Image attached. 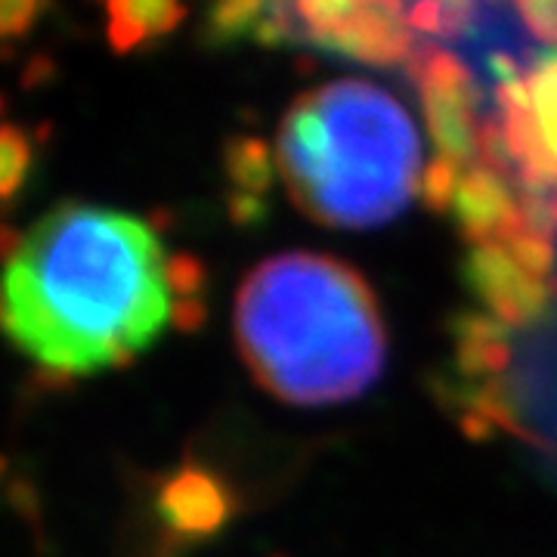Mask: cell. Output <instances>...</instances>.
<instances>
[{
	"label": "cell",
	"instance_id": "obj_1",
	"mask_svg": "<svg viewBox=\"0 0 557 557\" xmlns=\"http://www.w3.org/2000/svg\"><path fill=\"white\" fill-rule=\"evenodd\" d=\"M180 263L134 214L65 201L7 251V335L57 375L124 366L196 304L199 273Z\"/></svg>",
	"mask_w": 557,
	"mask_h": 557
},
{
	"label": "cell",
	"instance_id": "obj_2",
	"mask_svg": "<svg viewBox=\"0 0 557 557\" xmlns=\"http://www.w3.org/2000/svg\"><path fill=\"white\" fill-rule=\"evenodd\" d=\"M251 379L292 406H335L384 372L387 332L369 282L317 251H282L245 276L233 313Z\"/></svg>",
	"mask_w": 557,
	"mask_h": 557
},
{
	"label": "cell",
	"instance_id": "obj_3",
	"mask_svg": "<svg viewBox=\"0 0 557 557\" xmlns=\"http://www.w3.org/2000/svg\"><path fill=\"white\" fill-rule=\"evenodd\" d=\"M273 168L307 218L372 230L424 189V152L409 112L384 87L341 78L304 94L282 115Z\"/></svg>",
	"mask_w": 557,
	"mask_h": 557
},
{
	"label": "cell",
	"instance_id": "obj_4",
	"mask_svg": "<svg viewBox=\"0 0 557 557\" xmlns=\"http://www.w3.org/2000/svg\"><path fill=\"white\" fill-rule=\"evenodd\" d=\"M496 143L523 193L557 223V47L527 69L496 60Z\"/></svg>",
	"mask_w": 557,
	"mask_h": 557
},
{
	"label": "cell",
	"instance_id": "obj_5",
	"mask_svg": "<svg viewBox=\"0 0 557 557\" xmlns=\"http://www.w3.org/2000/svg\"><path fill=\"white\" fill-rule=\"evenodd\" d=\"M409 3H263L258 44H310L369 65H397L416 53Z\"/></svg>",
	"mask_w": 557,
	"mask_h": 557
},
{
	"label": "cell",
	"instance_id": "obj_6",
	"mask_svg": "<svg viewBox=\"0 0 557 557\" xmlns=\"http://www.w3.org/2000/svg\"><path fill=\"white\" fill-rule=\"evenodd\" d=\"M406 65L412 72L428 134L437 149V159L424 174L421 199L443 211L458 174L480 164L486 156L490 121H480L471 72L453 53L440 47H418Z\"/></svg>",
	"mask_w": 557,
	"mask_h": 557
},
{
	"label": "cell",
	"instance_id": "obj_7",
	"mask_svg": "<svg viewBox=\"0 0 557 557\" xmlns=\"http://www.w3.org/2000/svg\"><path fill=\"white\" fill-rule=\"evenodd\" d=\"M552 245L548 233L471 245L468 278L493 313V322H530L548 304Z\"/></svg>",
	"mask_w": 557,
	"mask_h": 557
},
{
	"label": "cell",
	"instance_id": "obj_8",
	"mask_svg": "<svg viewBox=\"0 0 557 557\" xmlns=\"http://www.w3.org/2000/svg\"><path fill=\"white\" fill-rule=\"evenodd\" d=\"M161 511L183 533H208L220 527V520L226 515V502H223L218 480L199 471H186L171 480V486L164 490Z\"/></svg>",
	"mask_w": 557,
	"mask_h": 557
},
{
	"label": "cell",
	"instance_id": "obj_9",
	"mask_svg": "<svg viewBox=\"0 0 557 557\" xmlns=\"http://www.w3.org/2000/svg\"><path fill=\"white\" fill-rule=\"evenodd\" d=\"M186 16L183 7L174 3H112L109 7V40L112 47L127 53L139 44L174 32Z\"/></svg>",
	"mask_w": 557,
	"mask_h": 557
},
{
	"label": "cell",
	"instance_id": "obj_10",
	"mask_svg": "<svg viewBox=\"0 0 557 557\" xmlns=\"http://www.w3.org/2000/svg\"><path fill=\"white\" fill-rule=\"evenodd\" d=\"M471 16H474V7L468 3H409V20L416 32L458 35Z\"/></svg>",
	"mask_w": 557,
	"mask_h": 557
},
{
	"label": "cell",
	"instance_id": "obj_11",
	"mask_svg": "<svg viewBox=\"0 0 557 557\" xmlns=\"http://www.w3.org/2000/svg\"><path fill=\"white\" fill-rule=\"evenodd\" d=\"M28 168V143L13 124L3 127V143H0V174H3V196L13 199L16 186L25 180Z\"/></svg>",
	"mask_w": 557,
	"mask_h": 557
},
{
	"label": "cell",
	"instance_id": "obj_12",
	"mask_svg": "<svg viewBox=\"0 0 557 557\" xmlns=\"http://www.w3.org/2000/svg\"><path fill=\"white\" fill-rule=\"evenodd\" d=\"M518 16L527 25V32H533L539 40L555 44L557 47V0L545 3H520Z\"/></svg>",
	"mask_w": 557,
	"mask_h": 557
}]
</instances>
